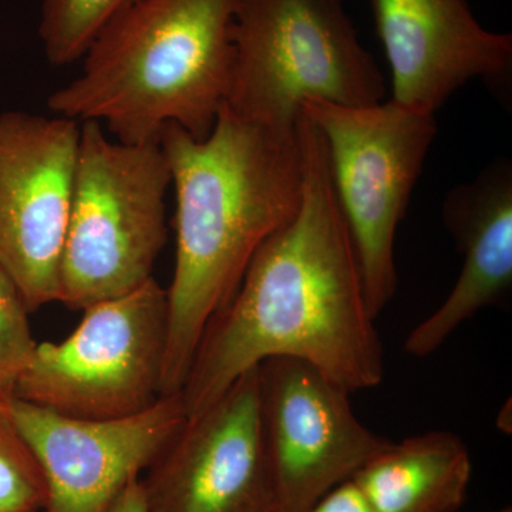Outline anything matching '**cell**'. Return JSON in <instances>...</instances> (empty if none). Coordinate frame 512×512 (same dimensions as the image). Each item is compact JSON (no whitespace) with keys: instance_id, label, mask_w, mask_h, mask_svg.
Here are the masks:
<instances>
[{"instance_id":"6da1fadb","label":"cell","mask_w":512,"mask_h":512,"mask_svg":"<svg viewBox=\"0 0 512 512\" xmlns=\"http://www.w3.org/2000/svg\"><path fill=\"white\" fill-rule=\"evenodd\" d=\"M301 205L259 247L227 305L202 333L185 377L187 417L272 357L309 363L348 392L384 377L382 340L332 180L325 141L299 116Z\"/></svg>"},{"instance_id":"7a4b0ae2","label":"cell","mask_w":512,"mask_h":512,"mask_svg":"<svg viewBox=\"0 0 512 512\" xmlns=\"http://www.w3.org/2000/svg\"><path fill=\"white\" fill-rule=\"evenodd\" d=\"M160 144L177 200L167 396L183 389L202 333L237 291L252 256L298 211L305 164L299 120L295 127L266 126L225 106L202 140L170 124Z\"/></svg>"},{"instance_id":"3957f363","label":"cell","mask_w":512,"mask_h":512,"mask_svg":"<svg viewBox=\"0 0 512 512\" xmlns=\"http://www.w3.org/2000/svg\"><path fill=\"white\" fill-rule=\"evenodd\" d=\"M237 0H136L50 94L56 116L106 124L117 141H160L174 124L202 140L231 89Z\"/></svg>"},{"instance_id":"277c9868","label":"cell","mask_w":512,"mask_h":512,"mask_svg":"<svg viewBox=\"0 0 512 512\" xmlns=\"http://www.w3.org/2000/svg\"><path fill=\"white\" fill-rule=\"evenodd\" d=\"M170 185L160 141L121 143L110 140L97 121L80 124L59 302L84 311L153 278L168 238L165 194Z\"/></svg>"},{"instance_id":"5b68a950","label":"cell","mask_w":512,"mask_h":512,"mask_svg":"<svg viewBox=\"0 0 512 512\" xmlns=\"http://www.w3.org/2000/svg\"><path fill=\"white\" fill-rule=\"evenodd\" d=\"M234 49L224 106L242 119L295 127L308 100L360 107L386 97L343 0H237Z\"/></svg>"},{"instance_id":"8992f818","label":"cell","mask_w":512,"mask_h":512,"mask_svg":"<svg viewBox=\"0 0 512 512\" xmlns=\"http://www.w3.org/2000/svg\"><path fill=\"white\" fill-rule=\"evenodd\" d=\"M301 113L325 141L333 191L377 319L396 295L394 239L436 137L434 114L393 100L360 107L308 100Z\"/></svg>"},{"instance_id":"52a82bcc","label":"cell","mask_w":512,"mask_h":512,"mask_svg":"<svg viewBox=\"0 0 512 512\" xmlns=\"http://www.w3.org/2000/svg\"><path fill=\"white\" fill-rule=\"evenodd\" d=\"M167 289L150 279L94 303L60 343H37L16 399L83 420L134 416L163 397Z\"/></svg>"},{"instance_id":"ba28073f","label":"cell","mask_w":512,"mask_h":512,"mask_svg":"<svg viewBox=\"0 0 512 512\" xmlns=\"http://www.w3.org/2000/svg\"><path fill=\"white\" fill-rule=\"evenodd\" d=\"M79 144V121L0 116V268L30 313L59 302Z\"/></svg>"},{"instance_id":"9c48e42d","label":"cell","mask_w":512,"mask_h":512,"mask_svg":"<svg viewBox=\"0 0 512 512\" xmlns=\"http://www.w3.org/2000/svg\"><path fill=\"white\" fill-rule=\"evenodd\" d=\"M262 433L279 512H305L387 446L357 419L350 392L291 357L259 365Z\"/></svg>"},{"instance_id":"30bf717a","label":"cell","mask_w":512,"mask_h":512,"mask_svg":"<svg viewBox=\"0 0 512 512\" xmlns=\"http://www.w3.org/2000/svg\"><path fill=\"white\" fill-rule=\"evenodd\" d=\"M141 484L148 512H279L262 433L259 366L187 417Z\"/></svg>"},{"instance_id":"8fae6325","label":"cell","mask_w":512,"mask_h":512,"mask_svg":"<svg viewBox=\"0 0 512 512\" xmlns=\"http://www.w3.org/2000/svg\"><path fill=\"white\" fill-rule=\"evenodd\" d=\"M0 414L32 448L45 474V512H109L187 420L181 393L123 419H74L16 397L0 404Z\"/></svg>"},{"instance_id":"7c38bea8","label":"cell","mask_w":512,"mask_h":512,"mask_svg":"<svg viewBox=\"0 0 512 512\" xmlns=\"http://www.w3.org/2000/svg\"><path fill=\"white\" fill-rule=\"evenodd\" d=\"M392 73V100L434 114L471 79L507 97L512 36L483 28L466 0H369Z\"/></svg>"},{"instance_id":"4fadbf2b","label":"cell","mask_w":512,"mask_h":512,"mask_svg":"<svg viewBox=\"0 0 512 512\" xmlns=\"http://www.w3.org/2000/svg\"><path fill=\"white\" fill-rule=\"evenodd\" d=\"M444 224L464 256L444 302L407 336V355L426 357L464 322L503 301L512 286V167L497 161L447 194Z\"/></svg>"},{"instance_id":"5bb4252c","label":"cell","mask_w":512,"mask_h":512,"mask_svg":"<svg viewBox=\"0 0 512 512\" xmlns=\"http://www.w3.org/2000/svg\"><path fill=\"white\" fill-rule=\"evenodd\" d=\"M473 474L470 451L450 431L392 443L350 478L375 512H457Z\"/></svg>"},{"instance_id":"9a60e30c","label":"cell","mask_w":512,"mask_h":512,"mask_svg":"<svg viewBox=\"0 0 512 512\" xmlns=\"http://www.w3.org/2000/svg\"><path fill=\"white\" fill-rule=\"evenodd\" d=\"M136 0H43L39 36L47 62L82 59L101 30Z\"/></svg>"},{"instance_id":"2e32d148","label":"cell","mask_w":512,"mask_h":512,"mask_svg":"<svg viewBox=\"0 0 512 512\" xmlns=\"http://www.w3.org/2000/svg\"><path fill=\"white\" fill-rule=\"evenodd\" d=\"M45 474L32 448L0 414V512H43Z\"/></svg>"},{"instance_id":"e0dca14e","label":"cell","mask_w":512,"mask_h":512,"mask_svg":"<svg viewBox=\"0 0 512 512\" xmlns=\"http://www.w3.org/2000/svg\"><path fill=\"white\" fill-rule=\"evenodd\" d=\"M29 313L18 286L0 268V404L15 399L20 376L36 349Z\"/></svg>"},{"instance_id":"ac0fdd59","label":"cell","mask_w":512,"mask_h":512,"mask_svg":"<svg viewBox=\"0 0 512 512\" xmlns=\"http://www.w3.org/2000/svg\"><path fill=\"white\" fill-rule=\"evenodd\" d=\"M305 512H375L352 480L333 488Z\"/></svg>"},{"instance_id":"d6986e66","label":"cell","mask_w":512,"mask_h":512,"mask_svg":"<svg viewBox=\"0 0 512 512\" xmlns=\"http://www.w3.org/2000/svg\"><path fill=\"white\" fill-rule=\"evenodd\" d=\"M109 512H148L141 477L128 483L111 505Z\"/></svg>"},{"instance_id":"ffe728a7","label":"cell","mask_w":512,"mask_h":512,"mask_svg":"<svg viewBox=\"0 0 512 512\" xmlns=\"http://www.w3.org/2000/svg\"><path fill=\"white\" fill-rule=\"evenodd\" d=\"M498 512H512L511 507H505L503 510H500Z\"/></svg>"},{"instance_id":"44dd1931","label":"cell","mask_w":512,"mask_h":512,"mask_svg":"<svg viewBox=\"0 0 512 512\" xmlns=\"http://www.w3.org/2000/svg\"><path fill=\"white\" fill-rule=\"evenodd\" d=\"M43 512H45V511H43Z\"/></svg>"}]
</instances>
